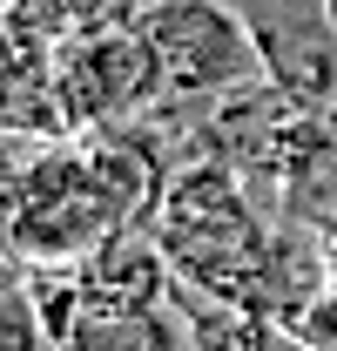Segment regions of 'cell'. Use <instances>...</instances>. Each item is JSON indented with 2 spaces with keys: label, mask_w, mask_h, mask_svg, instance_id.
<instances>
[{
  "label": "cell",
  "mask_w": 337,
  "mask_h": 351,
  "mask_svg": "<svg viewBox=\"0 0 337 351\" xmlns=\"http://www.w3.org/2000/svg\"><path fill=\"white\" fill-rule=\"evenodd\" d=\"M149 230L175 263V284L236 298V304H250V284L270 257V237H277L270 217L256 210L250 176L229 162H182L168 176Z\"/></svg>",
  "instance_id": "cell-1"
},
{
  "label": "cell",
  "mask_w": 337,
  "mask_h": 351,
  "mask_svg": "<svg viewBox=\"0 0 337 351\" xmlns=\"http://www.w3.org/2000/svg\"><path fill=\"white\" fill-rule=\"evenodd\" d=\"M14 142H21L14 176H7V250H14V263L75 270L95 243L128 230V217L115 210V196L101 189V176L88 162L82 135H68V142L14 135Z\"/></svg>",
  "instance_id": "cell-2"
},
{
  "label": "cell",
  "mask_w": 337,
  "mask_h": 351,
  "mask_svg": "<svg viewBox=\"0 0 337 351\" xmlns=\"http://www.w3.org/2000/svg\"><path fill=\"white\" fill-rule=\"evenodd\" d=\"M142 34L162 61V101H216L270 82L236 0H149Z\"/></svg>",
  "instance_id": "cell-3"
},
{
  "label": "cell",
  "mask_w": 337,
  "mask_h": 351,
  "mask_svg": "<svg viewBox=\"0 0 337 351\" xmlns=\"http://www.w3.org/2000/svg\"><path fill=\"white\" fill-rule=\"evenodd\" d=\"M54 82H61V108L75 135H88L115 129V122H142L162 101V61L142 34V21H95L54 47Z\"/></svg>",
  "instance_id": "cell-4"
},
{
  "label": "cell",
  "mask_w": 337,
  "mask_h": 351,
  "mask_svg": "<svg viewBox=\"0 0 337 351\" xmlns=\"http://www.w3.org/2000/svg\"><path fill=\"white\" fill-rule=\"evenodd\" d=\"M250 21L270 88L290 95L303 115L337 122V27L324 0H236Z\"/></svg>",
  "instance_id": "cell-5"
},
{
  "label": "cell",
  "mask_w": 337,
  "mask_h": 351,
  "mask_svg": "<svg viewBox=\"0 0 337 351\" xmlns=\"http://www.w3.org/2000/svg\"><path fill=\"white\" fill-rule=\"evenodd\" d=\"M75 277H82V298H95V304H168L175 298V263L155 243V230H142V223L95 243L75 263Z\"/></svg>",
  "instance_id": "cell-6"
},
{
  "label": "cell",
  "mask_w": 337,
  "mask_h": 351,
  "mask_svg": "<svg viewBox=\"0 0 337 351\" xmlns=\"http://www.w3.org/2000/svg\"><path fill=\"white\" fill-rule=\"evenodd\" d=\"M61 351H196L175 304H95L82 298Z\"/></svg>",
  "instance_id": "cell-7"
},
{
  "label": "cell",
  "mask_w": 337,
  "mask_h": 351,
  "mask_svg": "<svg viewBox=\"0 0 337 351\" xmlns=\"http://www.w3.org/2000/svg\"><path fill=\"white\" fill-rule=\"evenodd\" d=\"M0 351H61L54 331H47V317H41V298H34L27 270H21V277L7 284V298H0Z\"/></svg>",
  "instance_id": "cell-8"
},
{
  "label": "cell",
  "mask_w": 337,
  "mask_h": 351,
  "mask_svg": "<svg viewBox=\"0 0 337 351\" xmlns=\"http://www.w3.org/2000/svg\"><path fill=\"white\" fill-rule=\"evenodd\" d=\"M75 27H82V0H7V34H21V41L61 47Z\"/></svg>",
  "instance_id": "cell-9"
},
{
  "label": "cell",
  "mask_w": 337,
  "mask_h": 351,
  "mask_svg": "<svg viewBox=\"0 0 337 351\" xmlns=\"http://www.w3.org/2000/svg\"><path fill=\"white\" fill-rule=\"evenodd\" d=\"M290 331H297V338H303L310 351H337V284H331V291H317L310 304L297 311V317H290Z\"/></svg>",
  "instance_id": "cell-10"
},
{
  "label": "cell",
  "mask_w": 337,
  "mask_h": 351,
  "mask_svg": "<svg viewBox=\"0 0 337 351\" xmlns=\"http://www.w3.org/2000/svg\"><path fill=\"white\" fill-rule=\"evenodd\" d=\"M324 250H331V277H337V223L324 230Z\"/></svg>",
  "instance_id": "cell-11"
},
{
  "label": "cell",
  "mask_w": 337,
  "mask_h": 351,
  "mask_svg": "<svg viewBox=\"0 0 337 351\" xmlns=\"http://www.w3.org/2000/svg\"><path fill=\"white\" fill-rule=\"evenodd\" d=\"M324 7H331V27H337V0H324Z\"/></svg>",
  "instance_id": "cell-12"
}]
</instances>
